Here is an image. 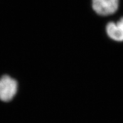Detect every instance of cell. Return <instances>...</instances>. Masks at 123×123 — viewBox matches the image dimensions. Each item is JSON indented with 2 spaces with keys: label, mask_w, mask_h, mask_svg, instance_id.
Here are the masks:
<instances>
[{
  "label": "cell",
  "mask_w": 123,
  "mask_h": 123,
  "mask_svg": "<svg viewBox=\"0 0 123 123\" xmlns=\"http://www.w3.org/2000/svg\"><path fill=\"white\" fill-rule=\"evenodd\" d=\"M18 89L16 80L8 74L0 77V101L9 102L16 96Z\"/></svg>",
  "instance_id": "obj_1"
},
{
  "label": "cell",
  "mask_w": 123,
  "mask_h": 123,
  "mask_svg": "<svg viewBox=\"0 0 123 123\" xmlns=\"http://www.w3.org/2000/svg\"><path fill=\"white\" fill-rule=\"evenodd\" d=\"M105 31L109 38L117 42H123V16L116 22H109L105 27Z\"/></svg>",
  "instance_id": "obj_3"
},
{
  "label": "cell",
  "mask_w": 123,
  "mask_h": 123,
  "mask_svg": "<svg viewBox=\"0 0 123 123\" xmlns=\"http://www.w3.org/2000/svg\"><path fill=\"white\" fill-rule=\"evenodd\" d=\"M119 0H92V9L97 15L110 16L117 11Z\"/></svg>",
  "instance_id": "obj_2"
}]
</instances>
